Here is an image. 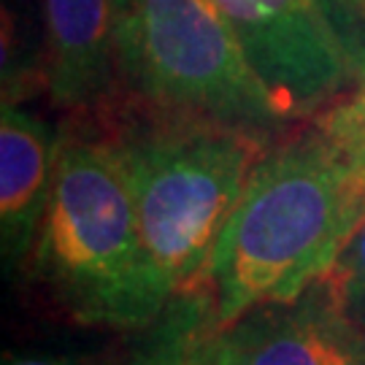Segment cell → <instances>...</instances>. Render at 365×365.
I'll use <instances>...</instances> for the list:
<instances>
[{"instance_id":"5","label":"cell","mask_w":365,"mask_h":365,"mask_svg":"<svg viewBox=\"0 0 365 365\" xmlns=\"http://www.w3.org/2000/svg\"><path fill=\"white\" fill-rule=\"evenodd\" d=\"M252 68L284 114L312 108L349 78L330 0H217Z\"/></svg>"},{"instance_id":"1","label":"cell","mask_w":365,"mask_h":365,"mask_svg":"<svg viewBox=\"0 0 365 365\" xmlns=\"http://www.w3.org/2000/svg\"><path fill=\"white\" fill-rule=\"evenodd\" d=\"M365 220V173L317 130L262 155L214 252L209 292L233 327L325 279Z\"/></svg>"},{"instance_id":"8","label":"cell","mask_w":365,"mask_h":365,"mask_svg":"<svg viewBox=\"0 0 365 365\" xmlns=\"http://www.w3.org/2000/svg\"><path fill=\"white\" fill-rule=\"evenodd\" d=\"M49 90L66 106L101 101L111 81L117 46V11L111 0H41Z\"/></svg>"},{"instance_id":"3","label":"cell","mask_w":365,"mask_h":365,"mask_svg":"<svg viewBox=\"0 0 365 365\" xmlns=\"http://www.w3.org/2000/svg\"><path fill=\"white\" fill-rule=\"evenodd\" d=\"M146 260L168 298L206 289L220 238L262 157L252 130L195 122L119 144Z\"/></svg>"},{"instance_id":"4","label":"cell","mask_w":365,"mask_h":365,"mask_svg":"<svg viewBox=\"0 0 365 365\" xmlns=\"http://www.w3.org/2000/svg\"><path fill=\"white\" fill-rule=\"evenodd\" d=\"M117 46L157 103L244 130L287 117L217 0H133L117 22Z\"/></svg>"},{"instance_id":"13","label":"cell","mask_w":365,"mask_h":365,"mask_svg":"<svg viewBox=\"0 0 365 365\" xmlns=\"http://www.w3.org/2000/svg\"><path fill=\"white\" fill-rule=\"evenodd\" d=\"M111 3H114V11H117V22H119V16L130 9L133 0H111Z\"/></svg>"},{"instance_id":"14","label":"cell","mask_w":365,"mask_h":365,"mask_svg":"<svg viewBox=\"0 0 365 365\" xmlns=\"http://www.w3.org/2000/svg\"><path fill=\"white\" fill-rule=\"evenodd\" d=\"M352 3H357V6H365V0H352Z\"/></svg>"},{"instance_id":"2","label":"cell","mask_w":365,"mask_h":365,"mask_svg":"<svg viewBox=\"0 0 365 365\" xmlns=\"http://www.w3.org/2000/svg\"><path fill=\"white\" fill-rule=\"evenodd\" d=\"M30 257L54 306L78 325L144 330L170 303L146 260L119 144H57L52 195Z\"/></svg>"},{"instance_id":"10","label":"cell","mask_w":365,"mask_h":365,"mask_svg":"<svg viewBox=\"0 0 365 365\" xmlns=\"http://www.w3.org/2000/svg\"><path fill=\"white\" fill-rule=\"evenodd\" d=\"M325 282L339 300L341 312L365 333V220L354 230Z\"/></svg>"},{"instance_id":"7","label":"cell","mask_w":365,"mask_h":365,"mask_svg":"<svg viewBox=\"0 0 365 365\" xmlns=\"http://www.w3.org/2000/svg\"><path fill=\"white\" fill-rule=\"evenodd\" d=\"M57 146L46 122L19 106L0 114V249L6 265H19L36 247L49 206Z\"/></svg>"},{"instance_id":"11","label":"cell","mask_w":365,"mask_h":365,"mask_svg":"<svg viewBox=\"0 0 365 365\" xmlns=\"http://www.w3.org/2000/svg\"><path fill=\"white\" fill-rule=\"evenodd\" d=\"M319 133L365 173V63L354 95L327 111L319 122Z\"/></svg>"},{"instance_id":"9","label":"cell","mask_w":365,"mask_h":365,"mask_svg":"<svg viewBox=\"0 0 365 365\" xmlns=\"http://www.w3.org/2000/svg\"><path fill=\"white\" fill-rule=\"evenodd\" d=\"M144 330V341L122 365H238L230 327L220 322L209 287L170 298Z\"/></svg>"},{"instance_id":"6","label":"cell","mask_w":365,"mask_h":365,"mask_svg":"<svg viewBox=\"0 0 365 365\" xmlns=\"http://www.w3.org/2000/svg\"><path fill=\"white\" fill-rule=\"evenodd\" d=\"M230 336L238 365H365V333L325 279L292 303L249 312Z\"/></svg>"},{"instance_id":"12","label":"cell","mask_w":365,"mask_h":365,"mask_svg":"<svg viewBox=\"0 0 365 365\" xmlns=\"http://www.w3.org/2000/svg\"><path fill=\"white\" fill-rule=\"evenodd\" d=\"M3 365H78L68 357H43V354H6L3 357Z\"/></svg>"}]
</instances>
